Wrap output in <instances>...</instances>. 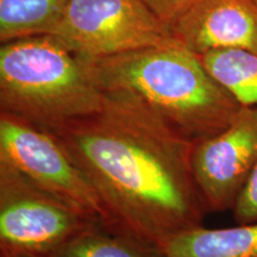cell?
<instances>
[{
    "label": "cell",
    "instance_id": "6da1fadb",
    "mask_svg": "<svg viewBox=\"0 0 257 257\" xmlns=\"http://www.w3.org/2000/svg\"><path fill=\"white\" fill-rule=\"evenodd\" d=\"M102 92L94 113L47 131L98 192L107 227L163 249L208 212L193 175L194 143L135 93Z\"/></svg>",
    "mask_w": 257,
    "mask_h": 257
},
{
    "label": "cell",
    "instance_id": "7a4b0ae2",
    "mask_svg": "<svg viewBox=\"0 0 257 257\" xmlns=\"http://www.w3.org/2000/svg\"><path fill=\"white\" fill-rule=\"evenodd\" d=\"M80 59L101 91L135 93L193 143L226 127L240 107L200 56L178 42Z\"/></svg>",
    "mask_w": 257,
    "mask_h": 257
},
{
    "label": "cell",
    "instance_id": "3957f363",
    "mask_svg": "<svg viewBox=\"0 0 257 257\" xmlns=\"http://www.w3.org/2000/svg\"><path fill=\"white\" fill-rule=\"evenodd\" d=\"M102 98L80 56L56 38L2 43L0 112L50 130L94 113Z\"/></svg>",
    "mask_w": 257,
    "mask_h": 257
},
{
    "label": "cell",
    "instance_id": "277c9868",
    "mask_svg": "<svg viewBox=\"0 0 257 257\" xmlns=\"http://www.w3.org/2000/svg\"><path fill=\"white\" fill-rule=\"evenodd\" d=\"M95 221L0 161V251L47 257Z\"/></svg>",
    "mask_w": 257,
    "mask_h": 257
},
{
    "label": "cell",
    "instance_id": "5b68a950",
    "mask_svg": "<svg viewBox=\"0 0 257 257\" xmlns=\"http://www.w3.org/2000/svg\"><path fill=\"white\" fill-rule=\"evenodd\" d=\"M76 55L110 56L175 42L143 0H69L50 32Z\"/></svg>",
    "mask_w": 257,
    "mask_h": 257
},
{
    "label": "cell",
    "instance_id": "8992f818",
    "mask_svg": "<svg viewBox=\"0 0 257 257\" xmlns=\"http://www.w3.org/2000/svg\"><path fill=\"white\" fill-rule=\"evenodd\" d=\"M0 161L107 226L108 214L98 192L66 148L49 131L0 112Z\"/></svg>",
    "mask_w": 257,
    "mask_h": 257
},
{
    "label": "cell",
    "instance_id": "52a82bcc",
    "mask_svg": "<svg viewBox=\"0 0 257 257\" xmlns=\"http://www.w3.org/2000/svg\"><path fill=\"white\" fill-rule=\"evenodd\" d=\"M256 166L257 107L240 106L226 127L193 146V175L207 211L232 210Z\"/></svg>",
    "mask_w": 257,
    "mask_h": 257
},
{
    "label": "cell",
    "instance_id": "ba28073f",
    "mask_svg": "<svg viewBox=\"0 0 257 257\" xmlns=\"http://www.w3.org/2000/svg\"><path fill=\"white\" fill-rule=\"evenodd\" d=\"M169 29L175 42L197 55L219 49L257 54V2L200 0Z\"/></svg>",
    "mask_w": 257,
    "mask_h": 257
},
{
    "label": "cell",
    "instance_id": "9c48e42d",
    "mask_svg": "<svg viewBox=\"0 0 257 257\" xmlns=\"http://www.w3.org/2000/svg\"><path fill=\"white\" fill-rule=\"evenodd\" d=\"M167 257H257V221L208 229L200 225L163 246Z\"/></svg>",
    "mask_w": 257,
    "mask_h": 257
},
{
    "label": "cell",
    "instance_id": "30bf717a",
    "mask_svg": "<svg viewBox=\"0 0 257 257\" xmlns=\"http://www.w3.org/2000/svg\"><path fill=\"white\" fill-rule=\"evenodd\" d=\"M47 257H167L165 250L95 221Z\"/></svg>",
    "mask_w": 257,
    "mask_h": 257
},
{
    "label": "cell",
    "instance_id": "8fae6325",
    "mask_svg": "<svg viewBox=\"0 0 257 257\" xmlns=\"http://www.w3.org/2000/svg\"><path fill=\"white\" fill-rule=\"evenodd\" d=\"M69 0H0V42L49 35Z\"/></svg>",
    "mask_w": 257,
    "mask_h": 257
},
{
    "label": "cell",
    "instance_id": "7c38bea8",
    "mask_svg": "<svg viewBox=\"0 0 257 257\" xmlns=\"http://www.w3.org/2000/svg\"><path fill=\"white\" fill-rule=\"evenodd\" d=\"M199 56L211 75L240 106L257 107V54L219 49Z\"/></svg>",
    "mask_w": 257,
    "mask_h": 257
},
{
    "label": "cell",
    "instance_id": "4fadbf2b",
    "mask_svg": "<svg viewBox=\"0 0 257 257\" xmlns=\"http://www.w3.org/2000/svg\"><path fill=\"white\" fill-rule=\"evenodd\" d=\"M231 211L237 224L257 221V166Z\"/></svg>",
    "mask_w": 257,
    "mask_h": 257
},
{
    "label": "cell",
    "instance_id": "5bb4252c",
    "mask_svg": "<svg viewBox=\"0 0 257 257\" xmlns=\"http://www.w3.org/2000/svg\"><path fill=\"white\" fill-rule=\"evenodd\" d=\"M199 2L200 0H143L150 11L168 27Z\"/></svg>",
    "mask_w": 257,
    "mask_h": 257
},
{
    "label": "cell",
    "instance_id": "9a60e30c",
    "mask_svg": "<svg viewBox=\"0 0 257 257\" xmlns=\"http://www.w3.org/2000/svg\"><path fill=\"white\" fill-rule=\"evenodd\" d=\"M0 257H42L34 253L28 252H12V251H0Z\"/></svg>",
    "mask_w": 257,
    "mask_h": 257
},
{
    "label": "cell",
    "instance_id": "2e32d148",
    "mask_svg": "<svg viewBox=\"0 0 257 257\" xmlns=\"http://www.w3.org/2000/svg\"><path fill=\"white\" fill-rule=\"evenodd\" d=\"M256 2H257V0H256Z\"/></svg>",
    "mask_w": 257,
    "mask_h": 257
}]
</instances>
